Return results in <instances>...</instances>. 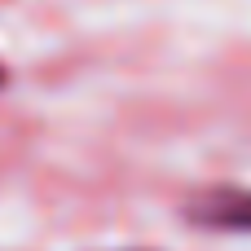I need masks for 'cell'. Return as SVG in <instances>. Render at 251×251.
<instances>
[{
  "label": "cell",
  "mask_w": 251,
  "mask_h": 251,
  "mask_svg": "<svg viewBox=\"0 0 251 251\" xmlns=\"http://www.w3.org/2000/svg\"><path fill=\"white\" fill-rule=\"evenodd\" d=\"M185 221L212 234H247L251 238V190L216 185L185 203Z\"/></svg>",
  "instance_id": "obj_1"
},
{
  "label": "cell",
  "mask_w": 251,
  "mask_h": 251,
  "mask_svg": "<svg viewBox=\"0 0 251 251\" xmlns=\"http://www.w3.org/2000/svg\"><path fill=\"white\" fill-rule=\"evenodd\" d=\"M4 79H9V75H4V62H0V88H4Z\"/></svg>",
  "instance_id": "obj_2"
}]
</instances>
